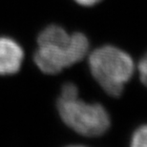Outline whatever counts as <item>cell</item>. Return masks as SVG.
<instances>
[{
  "mask_svg": "<svg viewBox=\"0 0 147 147\" xmlns=\"http://www.w3.org/2000/svg\"><path fill=\"white\" fill-rule=\"evenodd\" d=\"M91 73L108 95L119 96L132 78L135 65L127 53L114 46L96 49L89 55Z\"/></svg>",
  "mask_w": 147,
  "mask_h": 147,
  "instance_id": "obj_1",
  "label": "cell"
},
{
  "mask_svg": "<svg viewBox=\"0 0 147 147\" xmlns=\"http://www.w3.org/2000/svg\"><path fill=\"white\" fill-rule=\"evenodd\" d=\"M57 110L64 123L82 136H100L110 126L107 111L98 103L88 104L78 98H60Z\"/></svg>",
  "mask_w": 147,
  "mask_h": 147,
  "instance_id": "obj_2",
  "label": "cell"
},
{
  "mask_svg": "<svg viewBox=\"0 0 147 147\" xmlns=\"http://www.w3.org/2000/svg\"><path fill=\"white\" fill-rule=\"evenodd\" d=\"M88 50V38L81 33H75L65 46H38L34 60L41 72L55 75L83 59Z\"/></svg>",
  "mask_w": 147,
  "mask_h": 147,
  "instance_id": "obj_3",
  "label": "cell"
},
{
  "mask_svg": "<svg viewBox=\"0 0 147 147\" xmlns=\"http://www.w3.org/2000/svg\"><path fill=\"white\" fill-rule=\"evenodd\" d=\"M24 52L16 41L0 37V76H10L21 68Z\"/></svg>",
  "mask_w": 147,
  "mask_h": 147,
  "instance_id": "obj_4",
  "label": "cell"
},
{
  "mask_svg": "<svg viewBox=\"0 0 147 147\" xmlns=\"http://www.w3.org/2000/svg\"><path fill=\"white\" fill-rule=\"evenodd\" d=\"M71 40L69 34L62 27L51 25L45 28L37 37L38 46H65Z\"/></svg>",
  "mask_w": 147,
  "mask_h": 147,
  "instance_id": "obj_5",
  "label": "cell"
},
{
  "mask_svg": "<svg viewBox=\"0 0 147 147\" xmlns=\"http://www.w3.org/2000/svg\"><path fill=\"white\" fill-rule=\"evenodd\" d=\"M131 145L135 147H147V124L140 126L132 136Z\"/></svg>",
  "mask_w": 147,
  "mask_h": 147,
  "instance_id": "obj_6",
  "label": "cell"
},
{
  "mask_svg": "<svg viewBox=\"0 0 147 147\" xmlns=\"http://www.w3.org/2000/svg\"><path fill=\"white\" fill-rule=\"evenodd\" d=\"M78 88L73 83H66L61 89V98H78Z\"/></svg>",
  "mask_w": 147,
  "mask_h": 147,
  "instance_id": "obj_7",
  "label": "cell"
},
{
  "mask_svg": "<svg viewBox=\"0 0 147 147\" xmlns=\"http://www.w3.org/2000/svg\"><path fill=\"white\" fill-rule=\"evenodd\" d=\"M138 68H139L140 80L147 87V54L140 59Z\"/></svg>",
  "mask_w": 147,
  "mask_h": 147,
  "instance_id": "obj_8",
  "label": "cell"
},
{
  "mask_svg": "<svg viewBox=\"0 0 147 147\" xmlns=\"http://www.w3.org/2000/svg\"><path fill=\"white\" fill-rule=\"evenodd\" d=\"M75 1L82 6H87V7H89V6H93L96 4V3H98L100 0H75Z\"/></svg>",
  "mask_w": 147,
  "mask_h": 147,
  "instance_id": "obj_9",
  "label": "cell"
}]
</instances>
